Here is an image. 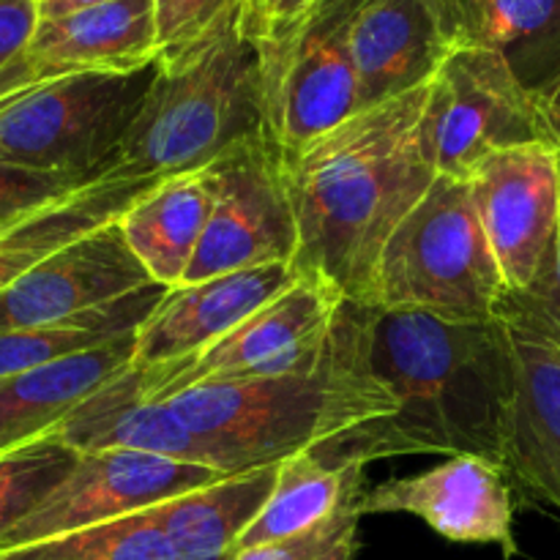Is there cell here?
Masks as SVG:
<instances>
[{"label": "cell", "instance_id": "5bb4252c", "mask_svg": "<svg viewBox=\"0 0 560 560\" xmlns=\"http://www.w3.org/2000/svg\"><path fill=\"white\" fill-rule=\"evenodd\" d=\"M118 219L71 241L0 295V331L49 326L151 284Z\"/></svg>", "mask_w": 560, "mask_h": 560}, {"label": "cell", "instance_id": "277c9868", "mask_svg": "<svg viewBox=\"0 0 560 560\" xmlns=\"http://www.w3.org/2000/svg\"><path fill=\"white\" fill-rule=\"evenodd\" d=\"M260 131H266L260 60L241 16L178 60L156 63L151 91L109 173L159 180L200 173Z\"/></svg>", "mask_w": 560, "mask_h": 560}, {"label": "cell", "instance_id": "d6986e66", "mask_svg": "<svg viewBox=\"0 0 560 560\" xmlns=\"http://www.w3.org/2000/svg\"><path fill=\"white\" fill-rule=\"evenodd\" d=\"M135 364V334L0 381V454L47 438L118 372Z\"/></svg>", "mask_w": 560, "mask_h": 560}, {"label": "cell", "instance_id": "4316f807", "mask_svg": "<svg viewBox=\"0 0 560 560\" xmlns=\"http://www.w3.org/2000/svg\"><path fill=\"white\" fill-rule=\"evenodd\" d=\"M77 459L80 454L55 432L0 454V539L74 470Z\"/></svg>", "mask_w": 560, "mask_h": 560}, {"label": "cell", "instance_id": "603a6c76", "mask_svg": "<svg viewBox=\"0 0 560 560\" xmlns=\"http://www.w3.org/2000/svg\"><path fill=\"white\" fill-rule=\"evenodd\" d=\"M364 479V465L334 468L310 448L282 459L271 498L241 536L238 552L315 528L348 503L361 501L366 492Z\"/></svg>", "mask_w": 560, "mask_h": 560}, {"label": "cell", "instance_id": "52a82bcc", "mask_svg": "<svg viewBox=\"0 0 560 560\" xmlns=\"http://www.w3.org/2000/svg\"><path fill=\"white\" fill-rule=\"evenodd\" d=\"M364 0H315L255 38L266 135L293 153L359 113L353 22Z\"/></svg>", "mask_w": 560, "mask_h": 560}, {"label": "cell", "instance_id": "ba28073f", "mask_svg": "<svg viewBox=\"0 0 560 560\" xmlns=\"http://www.w3.org/2000/svg\"><path fill=\"white\" fill-rule=\"evenodd\" d=\"M547 142L534 93L492 47H454L427 85L421 145L438 175L463 178L498 151Z\"/></svg>", "mask_w": 560, "mask_h": 560}, {"label": "cell", "instance_id": "4dcf8cb0", "mask_svg": "<svg viewBox=\"0 0 560 560\" xmlns=\"http://www.w3.org/2000/svg\"><path fill=\"white\" fill-rule=\"evenodd\" d=\"M88 184H93V180L38 173V170L0 162V233L14 228L16 222H22L31 213L74 195L77 189Z\"/></svg>", "mask_w": 560, "mask_h": 560}, {"label": "cell", "instance_id": "836d02e7", "mask_svg": "<svg viewBox=\"0 0 560 560\" xmlns=\"http://www.w3.org/2000/svg\"><path fill=\"white\" fill-rule=\"evenodd\" d=\"M315 0H246L244 31L249 36H262L284 22L304 14Z\"/></svg>", "mask_w": 560, "mask_h": 560}, {"label": "cell", "instance_id": "2e32d148", "mask_svg": "<svg viewBox=\"0 0 560 560\" xmlns=\"http://www.w3.org/2000/svg\"><path fill=\"white\" fill-rule=\"evenodd\" d=\"M55 435L77 454L124 448L219 470L211 448L178 419L164 399L148 392L145 370L137 364L126 366L98 392H93L55 430Z\"/></svg>", "mask_w": 560, "mask_h": 560}, {"label": "cell", "instance_id": "e575fe53", "mask_svg": "<svg viewBox=\"0 0 560 560\" xmlns=\"http://www.w3.org/2000/svg\"><path fill=\"white\" fill-rule=\"evenodd\" d=\"M534 104L545 126L547 142L560 153V77L534 93Z\"/></svg>", "mask_w": 560, "mask_h": 560}, {"label": "cell", "instance_id": "d6a6232c", "mask_svg": "<svg viewBox=\"0 0 560 560\" xmlns=\"http://www.w3.org/2000/svg\"><path fill=\"white\" fill-rule=\"evenodd\" d=\"M38 22V0H0V69L25 52Z\"/></svg>", "mask_w": 560, "mask_h": 560}, {"label": "cell", "instance_id": "cb8c5ba5", "mask_svg": "<svg viewBox=\"0 0 560 560\" xmlns=\"http://www.w3.org/2000/svg\"><path fill=\"white\" fill-rule=\"evenodd\" d=\"M167 290L170 288L164 284L151 282L124 299L109 301V304L82 312L69 320L0 331V381L20 375V372L38 370L52 361L69 359L74 353H85V350L113 342L126 334H137V328L148 320V315L156 310Z\"/></svg>", "mask_w": 560, "mask_h": 560}, {"label": "cell", "instance_id": "6da1fadb", "mask_svg": "<svg viewBox=\"0 0 560 560\" xmlns=\"http://www.w3.org/2000/svg\"><path fill=\"white\" fill-rule=\"evenodd\" d=\"M366 359L392 394L394 413L315 448L323 463L474 454L503 468L517 381L514 331L498 320H446L370 304Z\"/></svg>", "mask_w": 560, "mask_h": 560}, {"label": "cell", "instance_id": "4fadbf2b", "mask_svg": "<svg viewBox=\"0 0 560 560\" xmlns=\"http://www.w3.org/2000/svg\"><path fill=\"white\" fill-rule=\"evenodd\" d=\"M364 514H413L443 539L457 545H495L514 558V501L509 474L495 463L459 454L446 463L366 490L359 501Z\"/></svg>", "mask_w": 560, "mask_h": 560}, {"label": "cell", "instance_id": "7402d4cb", "mask_svg": "<svg viewBox=\"0 0 560 560\" xmlns=\"http://www.w3.org/2000/svg\"><path fill=\"white\" fill-rule=\"evenodd\" d=\"M156 184L159 178H118L107 173L0 233V295L71 241L124 217Z\"/></svg>", "mask_w": 560, "mask_h": 560}, {"label": "cell", "instance_id": "e0dca14e", "mask_svg": "<svg viewBox=\"0 0 560 560\" xmlns=\"http://www.w3.org/2000/svg\"><path fill=\"white\" fill-rule=\"evenodd\" d=\"M359 113L430 85L452 52L421 0H364L353 22Z\"/></svg>", "mask_w": 560, "mask_h": 560}, {"label": "cell", "instance_id": "7c38bea8", "mask_svg": "<svg viewBox=\"0 0 560 560\" xmlns=\"http://www.w3.org/2000/svg\"><path fill=\"white\" fill-rule=\"evenodd\" d=\"M468 184L509 293H525L558 233L560 153L550 142L506 148L479 164Z\"/></svg>", "mask_w": 560, "mask_h": 560}, {"label": "cell", "instance_id": "30bf717a", "mask_svg": "<svg viewBox=\"0 0 560 560\" xmlns=\"http://www.w3.org/2000/svg\"><path fill=\"white\" fill-rule=\"evenodd\" d=\"M206 170L213 178V208L184 284L268 262L293 266L299 224L284 184L282 148L260 131Z\"/></svg>", "mask_w": 560, "mask_h": 560}, {"label": "cell", "instance_id": "9a60e30c", "mask_svg": "<svg viewBox=\"0 0 560 560\" xmlns=\"http://www.w3.org/2000/svg\"><path fill=\"white\" fill-rule=\"evenodd\" d=\"M293 279L290 262H268L170 288L137 328L135 364L162 366L202 353L282 293Z\"/></svg>", "mask_w": 560, "mask_h": 560}, {"label": "cell", "instance_id": "9c48e42d", "mask_svg": "<svg viewBox=\"0 0 560 560\" xmlns=\"http://www.w3.org/2000/svg\"><path fill=\"white\" fill-rule=\"evenodd\" d=\"M342 301L345 295L328 279L295 273L282 293L202 353L173 364L142 366L148 392L164 399L202 383L312 372L320 364Z\"/></svg>", "mask_w": 560, "mask_h": 560}, {"label": "cell", "instance_id": "7a4b0ae2", "mask_svg": "<svg viewBox=\"0 0 560 560\" xmlns=\"http://www.w3.org/2000/svg\"><path fill=\"white\" fill-rule=\"evenodd\" d=\"M424 98L427 85L282 153L299 224L295 273H315L345 299L370 304L388 238L438 178L421 145Z\"/></svg>", "mask_w": 560, "mask_h": 560}, {"label": "cell", "instance_id": "ffe728a7", "mask_svg": "<svg viewBox=\"0 0 560 560\" xmlns=\"http://www.w3.org/2000/svg\"><path fill=\"white\" fill-rule=\"evenodd\" d=\"M279 463L222 476L153 509L175 560H235L277 485Z\"/></svg>", "mask_w": 560, "mask_h": 560}, {"label": "cell", "instance_id": "8992f818", "mask_svg": "<svg viewBox=\"0 0 560 560\" xmlns=\"http://www.w3.org/2000/svg\"><path fill=\"white\" fill-rule=\"evenodd\" d=\"M156 63L60 77L0 104V162L38 173L98 180L140 113Z\"/></svg>", "mask_w": 560, "mask_h": 560}, {"label": "cell", "instance_id": "83f0119b", "mask_svg": "<svg viewBox=\"0 0 560 560\" xmlns=\"http://www.w3.org/2000/svg\"><path fill=\"white\" fill-rule=\"evenodd\" d=\"M156 9L159 60L170 63L191 52L230 22L241 20L246 0H153Z\"/></svg>", "mask_w": 560, "mask_h": 560}, {"label": "cell", "instance_id": "ac0fdd59", "mask_svg": "<svg viewBox=\"0 0 560 560\" xmlns=\"http://www.w3.org/2000/svg\"><path fill=\"white\" fill-rule=\"evenodd\" d=\"M514 361L503 470L560 512V350L514 331Z\"/></svg>", "mask_w": 560, "mask_h": 560}, {"label": "cell", "instance_id": "484cf974", "mask_svg": "<svg viewBox=\"0 0 560 560\" xmlns=\"http://www.w3.org/2000/svg\"><path fill=\"white\" fill-rule=\"evenodd\" d=\"M0 560H175L153 509L36 545L0 550Z\"/></svg>", "mask_w": 560, "mask_h": 560}, {"label": "cell", "instance_id": "5b68a950", "mask_svg": "<svg viewBox=\"0 0 560 560\" xmlns=\"http://www.w3.org/2000/svg\"><path fill=\"white\" fill-rule=\"evenodd\" d=\"M506 293L470 184L438 175L388 238L370 304L446 320H498Z\"/></svg>", "mask_w": 560, "mask_h": 560}, {"label": "cell", "instance_id": "d4e9b609", "mask_svg": "<svg viewBox=\"0 0 560 560\" xmlns=\"http://www.w3.org/2000/svg\"><path fill=\"white\" fill-rule=\"evenodd\" d=\"M530 93L560 77V0H490V38Z\"/></svg>", "mask_w": 560, "mask_h": 560}, {"label": "cell", "instance_id": "f1b7e54d", "mask_svg": "<svg viewBox=\"0 0 560 560\" xmlns=\"http://www.w3.org/2000/svg\"><path fill=\"white\" fill-rule=\"evenodd\" d=\"M359 501L339 509L334 517L323 520L288 539L241 550L235 560H355L359 556Z\"/></svg>", "mask_w": 560, "mask_h": 560}, {"label": "cell", "instance_id": "f546056e", "mask_svg": "<svg viewBox=\"0 0 560 560\" xmlns=\"http://www.w3.org/2000/svg\"><path fill=\"white\" fill-rule=\"evenodd\" d=\"M501 320L514 331L534 334L560 350V222L545 266L525 293H506Z\"/></svg>", "mask_w": 560, "mask_h": 560}, {"label": "cell", "instance_id": "44dd1931", "mask_svg": "<svg viewBox=\"0 0 560 560\" xmlns=\"http://www.w3.org/2000/svg\"><path fill=\"white\" fill-rule=\"evenodd\" d=\"M211 208L213 178L208 170H200L162 178L118 224L153 282L178 288L200 249Z\"/></svg>", "mask_w": 560, "mask_h": 560}, {"label": "cell", "instance_id": "8fae6325", "mask_svg": "<svg viewBox=\"0 0 560 560\" xmlns=\"http://www.w3.org/2000/svg\"><path fill=\"white\" fill-rule=\"evenodd\" d=\"M222 476L202 465L124 448L80 454L74 470L0 539V550L135 517Z\"/></svg>", "mask_w": 560, "mask_h": 560}, {"label": "cell", "instance_id": "3957f363", "mask_svg": "<svg viewBox=\"0 0 560 560\" xmlns=\"http://www.w3.org/2000/svg\"><path fill=\"white\" fill-rule=\"evenodd\" d=\"M366 320L370 304L345 299L312 372L202 383L164 402L211 448L224 476L315 452L394 413L366 359Z\"/></svg>", "mask_w": 560, "mask_h": 560}, {"label": "cell", "instance_id": "d590c367", "mask_svg": "<svg viewBox=\"0 0 560 560\" xmlns=\"http://www.w3.org/2000/svg\"><path fill=\"white\" fill-rule=\"evenodd\" d=\"M107 3H115V0H38V14H42V20H55V16L77 14V11Z\"/></svg>", "mask_w": 560, "mask_h": 560}, {"label": "cell", "instance_id": "1f68e13d", "mask_svg": "<svg viewBox=\"0 0 560 560\" xmlns=\"http://www.w3.org/2000/svg\"><path fill=\"white\" fill-rule=\"evenodd\" d=\"M435 16L448 47H487L490 0H421Z\"/></svg>", "mask_w": 560, "mask_h": 560}]
</instances>
